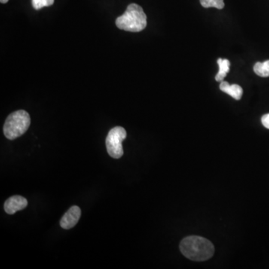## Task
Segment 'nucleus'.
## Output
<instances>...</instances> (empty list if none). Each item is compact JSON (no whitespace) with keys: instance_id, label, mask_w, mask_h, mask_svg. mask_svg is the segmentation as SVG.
Segmentation results:
<instances>
[{"instance_id":"9b49d317","label":"nucleus","mask_w":269,"mask_h":269,"mask_svg":"<svg viewBox=\"0 0 269 269\" xmlns=\"http://www.w3.org/2000/svg\"><path fill=\"white\" fill-rule=\"evenodd\" d=\"M32 6L35 10H40L44 7L53 5L54 0H32Z\"/></svg>"},{"instance_id":"39448f33","label":"nucleus","mask_w":269,"mask_h":269,"mask_svg":"<svg viewBox=\"0 0 269 269\" xmlns=\"http://www.w3.org/2000/svg\"><path fill=\"white\" fill-rule=\"evenodd\" d=\"M81 217V209L79 206H73L63 215L60 221V225L65 230L73 228L78 223Z\"/></svg>"},{"instance_id":"f257e3e1","label":"nucleus","mask_w":269,"mask_h":269,"mask_svg":"<svg viewBox=\"0 0 269 269\" xmlns=\"http://www.w3.org/2000/svg\"><path fill=\"white\" fill-rule=\"evenodd\" d=\"M181 253L192 261L202 262L209 260L215 252L213 244L201 236H190L181 241Z\"/></svg>"},{"instance_id":"423d86ee","label":"nucleus","mask_w":269,"mask_h":269,"mask_svg":"<svg viewBox=\"0 0 269 269\" xmlns=\"http://www.w3.org/2000/svg\"><path fill=\"white\" fill-rule=\"evenodd\" d=\"M27 205L28 201L25 197L20 195L12 196L5 202L4 209L6 213L13 215L17 211L25 209Z\"/></svg>"},{"instance_id":"f8f14e48","label":"nucleus","mask_w":269,"mask_h":269,"mask_svg":"<svg viewBox=\"0 0 269 269\" xmlns=\"http://www.w3.org/2000/svg\"><path fill=\"white\" fill-rule=\"evenodd\" d=\"M262 123L265 127L269 129V114H265L262 117Z\"/></svg>"},{"instance_id":"1a4fd4ad","label":"nucleus","mask_w":269,"mask_h":269,"mask_svg":"<svg viewBox=\"0 0 269 269\" xmlns=\"http://www.w3.org/2000/svg\"><path fill=\"white\" fill-rule=\"evenodd\" d=\"M254 71L257 75L261 77H269V60L261 63L257 62L254 67Z\"/></svg>"},{"instance_id":"6e6552de","label":"nucleus","mask_w":269,"mask_h":269,"mask_svg":"<svg viewBox=\"0 0 269 269\" xmlns=\"http://www.w3.org/2000/svg\"><path fill=\"white\" fill-rule=\"evenodd\" d=\"M218 65L219 66V71L215 77V80L217 82H222L227 73L230 71V62L228 59H218Z\"/></svg>"},{"instance_id":"7ed1b4c3","label":"nucleus","mask_w":269,"mask_h":269,"mask_svg":"<svg viewBox=\"0 0 269 269\" xmlns=\"http://www.w3.org/2000/svg\"><path fill=\"white\" fill-rule=\"evenodd\" d=\"M31 118L29 113L24 110H18L8 116L3 126L4 135L9 140H14L28 130Z\"/></svg>"},{"instance_id":"ddd939ff","label":"nucleus","mask_w":269,"mask_h":269,"mask_svg":"<svg viewBox=\"0 0 269 269\" xmlns=\"http://www.w3.org/2000/svg\"><path fill=\"white\" fill-rule=\"evenodd\" d=\"M8 2V0H0V2L2 4L7 3Z\"/></svg>"},{"instance_id":"f03ea898","label":"nucleus","mask_w":269,"mask_h":269,"mask_svg":"<svg viewBox=\"0 0 269 269\" xmlns=\"http://www.w3.org/2000/svg\"><path fill=\"white\" fill-rule=\"evenodd\" d=\"M115 23L122 30L139 32L147 26V16L140 5L132 3L128 5L123 15L116 19Z\"/></svg>"},{"instance_id":"0eeeda50","label":"nucleus","mask_w":269,"mask_h":269,"mask_svg":"<svg viewBox=\"0 0 269 269\" xmlns=\"http://www.w3.org/2000/svg\"><path fill=\"white\" fill-rule=\"evenodd\" d=\"M220 89L236 100H239L243 94V90L239 85H230L227 82H221Z\"/></svg>"},{"instance_id":"9d476101","label":"nucleus","mask_w":269,"mask_h":269,"mask_svg":"<svg viewBox=\"0 0 269 269\" xmlns=\"http://www.w3.org/2000/svg\"><path fill=\"white\" fill-rule=\"evenodd\" d=\"M200 4L204 8H214L222 9L224 7V0H200Z\"/></svg>"},{"instance_id":"20e7f679","label":"nucleus","mask_w":269,"mask_h":269,"mask_svg":"<svg viewBox=\"0 0 269 269\" xmlns=\"http://www.w3.org/2000/svg\"><path fill=\"white\" fill-rule=\"evenodd\" d=\"M126 138V132L121 126H115L108 132L105 140L108 155L114 159L123 157V149L122 142Z\"/></svg>"}]
</instances>
